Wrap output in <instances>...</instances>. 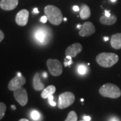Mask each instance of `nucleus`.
Listing matches in <instances>:
<instances>
[{
	"instance_id": "nucleus-1",
	"label": "nucleus",
	"mask_w": 121,
	"mask_h": 121,
	"mask_svg": "<svg viewBox=\"0 0 121 121\" xmlns=\"http://www.w3.org/2000/svg\"><path fill=\"white\" fill-rule=\"evenodd\" d=\"M44 13L50 23L53 25L59 26L63 20V14L60 9L52 5H48L44 8Z\"/></svg>"
},
{
	"instance_id": "nucleus-2",
	"label": "nucleus",
	"mask_w": 121,
	"mask_h": 121,
	"mask_svg": "<svg viewBox=\"0 0 121 121\" xmlns=\"http://www.w3.org/2000/svg\"><path fill=\"white\" fill-rule=\"evenodd\" d=\"M118 56L115 53L112 52H102L98 54L95 60L98 64L104 68L111 67L118 61Z\"/></svg>"
},
{
	"instance_id": "nucleus-3",
	"label": "nucleus",
	"mask_w": 121,
	"mask_h": 121,
	"mask_svg": "<svg viewBox=\"0 0 121 121\" xmlns=\"http://www.w3.org/2000/svg\"><path fill=\"white\" fill-rule=\"evenodd\" d=\"M100 95L105 98L116 99L121 97V90L118 87L113 83H106L99 89Z\"/></svg>"
},
{
	"instance_id": "nucleus-4",
	"label": "nucleus",
	"mask_w": 121,
	"mask_h": 121,
	"mask_svg": "<svg viewBox=\"0 0 121 121\" xmlns=\"http://www.w3.org/2000/svg\"><path fill=\"white\" fill-rule=\"evenodd\" d=\"M75 95L70 91L63 92L59 96L58 107L60 109H64L73 104L75 101Z\"/></svg>"
},
{
	"instance_id": "nucleus-5",
	"label": "nucleus",
	"mask_w": 121,
	"mask_h": 121,
	"mask_svg": "<svg viewBox=\"0 0 121 121\" xmlns=\"http://www.w3.org/2000/svg\"><path fill=\"white\" fill-rule=\"evenodd\" d=\"M47 65L50 73L55 77H58L63 73L62 64L57 59H48L47 61Z\"/></svg>"
},
{
	"instance_id": "nucleus-6",
	"label": "nucleus",
	"mask_w": 121,
	"mask_h": 121,
	"mask_svg": "<svg viewBox=\"0 0 121 121\" xmlns=\"http://www.w3.org/2000/svg\"><path fill=\"white\" fill-rule=\"evenodd\" d=\"M26 78L22 75L21 73L17 72V75L11 79L9 82L8 89L10 91H14L22 87L26 83Z\"/></svg>"
},
{
	"instance_id": "nucleus-7",
	"label": "nucleus",
	"mask_w": 121,
	"mask_h": 121,
	"mask_svg": "<svg viewBox=\"0 0 121 121\" xmlns=\"http://www.w3.org/2000/svg\"><path fill=\"white\" fill-rule=\"evenodd\" d=\"M13 95H14L16 100L22 106H26L28 103V93H27L25 88L21 87L17 90H14L13 91Z\"/></svg>"
},
{
	"instance_id": "nucleus-8",
	"label": "nucleus",
	"mask_w": 121,
	"mask_h": 121,
	"mask_svg": "<svg viewBox=\"0 0 121 121\" xmlns=\"http://www.w3.org/2000/svg\"><path fill=\"white\" fill-rule=\"evenodd\" d=\"M95 32V28L94 25L90 22H86L82 24V28L79 32V35L82 37L90 36Z\"/></svg>"
},
{
	"instance_id": "nucleus-9",
	"label": "nucleus",
	"mask_w": 121,
	"mask_h": 121,
	"mask_svg": "<svg viewBox=\"0 0 121 121\" xmlns=\"http://www.w3.org/2000/svg\"><path fill=\"white\" fill-rule=\"evenodd\" d=\"M29 12L27 9H22L16 14V22L17 25L20 26H24L28 22Z\"/></svg>"
},
{
	"instance_id": "nucleus-10",
	"label": "nucleus",
	"mask_w": 121,
	"mask_h": 121,
	"mask_svg": "<svg viewBox=\"0 0 121 121\" xmlns=\"http://www.w3.org/2000/svg\"><path fill=\"white\" fill-rule=\"evenodd\" d=\"M82 51V46L79 43H75L69 46L65 51V55H69L72 58L75 57Z\"/></svg>"
},
{
	"instance_id": "nucleus-11",
	"label": "nucleus",
	"mask_w": 121,
	"mask_h": 121,
	"mask_svg": "<svg viewBox=\"0 0 121 121\" xmlns=\"http://www.w3.org/2000/svg\"><path fill=\"white\" fill-rule=\"evenodd\" d=\"M18 0H1L0 8L5 11L13 10L17 7Z\"/></svg>"
},
{
	"instance_id": "nucleus-12",
	"label": "nucleus",
	"mask_w": 121,
	"mask_h": 121,
	"mask_svg": "<svg viewBox=\"0 0 121 121\" xmlns=\"http://www.w3.org/2000/svg\"><path fill=\"white\" fill-rule=\"evenodd\" d=\"M111 47L114 49H121V33H117L112 36L110 39Z\"/></svg>"
},
{
	"instance_id": "nucleus-13",
	"label": "nucleus",
	"mask_w": 121,
	"mask_h": 121,
	"mask_svg": "<svg viewBox=\"0 0 121 121\" xmlns=\"http://www.w3.org/2000/svg\"><path fill=\"white\" fill-rule=\"evenodd\" d=\"M33 87L36 91L43 90L44 89V84L41 82L39 73L35 74L33 78Z\"/></svg>"
},
{
	"instance_id": "nucleus-14",
	"label": "nucleus",
	"mask_w": 121,
	"mask_h": 121,
	"mask_svg": "<svg viewBox=\"0 0 121 121\" xmlns=\"http://www.w3.org/2000/svg\"><path fill=\"white\" fill-rule=\"evenodd\" d=\"M117 20V16L114 14H111V16L109 17H107L105 15H104L99 18V22H101L102 24L107 25V26L112 25L114 24H115Z\"/></svg>"
},
{
	"instance_id": "nucleus-15",
	"label": "nucleus",
	"mask_w": 121,
	"mask_h": 121,
	"mask_svg": "<svg viewBox=\"0 0 121 121\" xmlns=\"http://www.w3.org/2000/svg\"><path fill=\"white\" fill-rule=\"evenodd\" d=\"M56 91V87L55 86H48L44 89L41 93V97L43 99H47L51 95H53Z\"/></svg>"
},
{
	"instance_id": "nucleus-16",
	"label": "nucleus",
	"mask_w": 121,
	"mask_h": 121,
	"mask_svg": "<svg viewBox=\"0 0 121 121\" xmlns=\"http://www.w3.org/2000/svg\"><path fill=\"white\" fill-rule=\"evenodd\" d=\"M80 13V17L82 20H86L90 17L91 11L90 8L86 4H82L79 10Z\"/></svg>"
},
{
	"instance_id": "nucleus-17",
	"label": "nucleus",
	"mask_w": 121,
	"mask_h": 121,
	"mask_svg": "<svg viewBox=\"0 0 121 121\" xmlns=\"http://www.w3.org/2000/svg\"><path fill=\"white\" fill-rule=\"evenodd\" d=\"M47 32L45 31V30H44L43 28H40L36 30L35 33V37L40 43H44L47 40Z\"/></svg>"
},
{
	"instance_id": "nucleus-18",
	"label": "nucleus",
	"mask_w": 121,
	"mask_h": 121,
	"mask_svg": "<svg viewBox=\"0 0 121 121\" xmlns=\"http://www.w3.org/2000/svg\"><path fill=\"white\" fill-rule=\"evenodd\" d=\"M65 121H78V116L75 111H70Z\"/></svg>"
},
{
	"instance_id": "nucleus-19",
	"label": "nucleus",
	"mask_w": 121,
	"mask_h": 121,
	"mask_svg": "<svg viewBox=\"0 0 121 121\" xmlns=\"http://www.w3.org/2000/svg\"><path fill=\"white\" fill-rule=\"evenodd\" d=\"M6 111V106L4 103L0 102V120H1L4 117Z\"/></svg>"
},
{
	"instance_id": "nucleus-20",
	"label": "nucleus",
	"mask_w": 121,
	"mask_h": 121,
	"mask_svg": "<svg viewBox=\"0 0 121 121\" xmlns=\"http://www.w3.org/2000/svg\"><path fill=\"white\" fill-rule=\"evenodd\" d=\"M78 71L80 75H86L87 71V68L86 65H80L78 67Z\"/></svg>"
},
{
	"instance_id": "nucleus-21",
	"label": "nucleus",
	"mask_w": 121,
	"mask_h": 121,
	"mask_svg": "<svg viewBox=\"0 0 121 121\" xmlns=\"http://www.w3.org/2000/svg\"><path fill=\"white\" fill-rule=\"evenodd\" d=\"M40 117V113L37 110H33L31 112V118L34 120V121H38Z\"/></svg>"
},
{
	"instance_id": "nucleus-22",
	"label": "nucleus",
	"mask_w": 121,
	"mask_h": 121,
	"mask_svg": "<svg viewBox=\"0 0 121 121\" xmlns=\"http://www.w3.org/2000/svg\"><path fill=\"white\" fill-rule=\"evenodd\" d=\"M71 64H73V60H72V59H67L65 58V62H64V65L65 67H67V66H69Z\"/></svg>"
},
{
	"instance_id": "nucleus-23",
	"label": "nucleus",
	"mask_w": 121,
	"mask_h": 121,
	"mask_svg": "<svg viewBox=\"0 0 121 121\" xmlns=\"http://www.w3.org/2000/svg\"><path fill=\"white\" fill-rule=\"evenodd\" d=\"M48 20V18L46 16H42L41 17V18H40V22H43V23H46L47 22V21Z\"/></svg>"
},
{
	"instance_id": "nucleus-24",
	"label": "nucleus",
	"mask_w": 121,
	"mask_h": 121,
	"mask_svg": "<svg viewBox=\"0 0 121 121\" xmlns=\"http://www.w3.org/2000/svg\"><path fill=\"white\" fill-rule=\"evenodd\" d=\"M4 33L3 32V31L2 30H0V43L4 39Z\"/></svg>"
},
{
	"instance_id": "nucleus-25",
	"label": "nucleus",
	"mask_w": 121,
	"mask_h": 121,
	"mask_svg": "<svg viewBox=\"0 0 121 121\" xmlns=\"http://www.w3.org/2000/svg\"><path fill=\"white\" fill-rule=\"evenodd\" d=\"M83 119L84 121H91V117H89V116H83Z\"/></svg>"
},
{
	"instance_id": "nucleus-26",
	"label": "nucleus",
	"mask_w": 121,
	"mask_h": 121,
	"mask_svg": "<svg viewBox=\"0 0 121 121\" xmlns=\"http://www.w3.org/2000/svg\"><path fill=\"white\" fill-rule=\"evenodd\" d=\"M48 103L50 104V105H51L52 106H55L56 105V102L54 101V100H51V101H48Z\"/></svg>"
},
{
	"instance_id": "nucleus-27",
	"label": "nucleus",
	"mask_w": 121,
	"mask_h": 121,
	"mask_svg": "<svg viewBox=\"0 0 121 121\" xmlns=\"http://www.w3.org/2000/svg\"><path fill=\"white\" fill-rule=\"evenodd\" d=\"M73 9L75 12H78V11L80 10V8L78 7V5H74L73 7Z\"/></svg>"
},
{
	"instance_id": "nucleus-28",
	"label": "nucleus",
	"mask_w": 121,
	"mask_h": 121,
	"mask_svg": "<svg viewBox=\"0 0 121 121\" xmlns=\"http://www.w3.org/2000/svg\"><path fill=\"white\" fill-rule=\"evenodd\" d=\"M104 15H105L106 16H107V17H109V16H111V13H110V12H109V11L105 10V12H104Z\"/></svg>"
},
{
	"instance_id": "nucleus-29",
	"label": "nucleus",
	"mask_w": 121,
	"mask_h": 121,
	"mask_svg": "<svg viewBox=\"0 0 121 121\" xmlns=\"http://www.w3.org/2000/svg\"><path fill=\"white\" fill-rule=\"evenodd\" d=\"M33 12H34V13H39V9H38V8H35L33 9Z\"/></svg>"
},
{
	"instance_id": "nucleus-30",
	"label": "nucleus",
	"mask_w": 121,
	"mask_h": 121,
	"mask_svg": "<svg viewBox=\"0 0 121 121\" xmlns=\"http://www.w3.org/2000/svg\"><path fill=\"white\" fill-rule=\"evenodd\" d=\"M43 75V78H46L47 77V73L46 72H44Z\"/></svg>"
},
{
	"instance_id": "nucleus-31",
	"label": "nucleus",
	"mask_w": 121,
	"mask_h": 121,
	"mask_svg": "<svg viewBox=\"0 0 121 121\" xmlns=\"http://www.w3.org/2000/svg\"><path fill=\"white\" fill-rule=\"evenodd\" d=\"M77 28H79V29H81V28H82V25H81V24H78V26H77Z\"/></svg>"
},
{
	"instance_id": "nucleus-32",
	"label": "nucleus",
	"mask_w": 121,
	"mask_h": 121,
	"mask_svg": "<svg viewBox=\"0 0 121 121\" xmlns=\"http://www.w3.org/2000/svg\"><path fill=\"white\" fill-rule=\"evenodd\" d=\"M11 108H12V109H13V110H15L16 109V106H15L14 105H12V106H11Z\"/></svg>"
},
{
	"instance_id": "nucleus-33",
	"label": "nucleus",
	"mask_w": 121,
	"mask_h": 121,
	"mask_svg": "<svg viewBox=\"0 0 121 121\" xmlns=\"http://www.w3.org/2000/svg\"><path fill=\"white\" fill-rule=\"evenodd\" d=\"M19 121H29L28 119H26V118H22V119H20Z\"/></svg>"
},
{
	"instance_id": "nucleus-34",
	"label": "nucleus",
	"mask_w": 121,
	"mask_h": 121,
	"mask_svg": "<svg viewBox=\"0 0 121 121\" xmlns=\"http://www.w3.org/2000/svg\"><path fill=\"white\" fill-rule=\"evenodd\" d=\"M104 39L105 41H107V40H109V38H108V37H107V36H106V37H104Z\"/></svg>"
},
{
	"instance_id": "nucleus-35",
	"label": "nucleus",
	"mask_w": 121,
	"mask_h": 121,
	"mask_svg": "<svg viewBox=\"0 0 121 121\" xmlns=\"http://www.w3.org/2000/svg\"><path fill=\"white\" fill-rule=\"evenodd\" d=\"M110 121H118L117 119H116V118H113L112 120H111Z\"/></svg>"
},
{
	"instance_id": "nucleus-36",
	"label": "nucleus",
	"mask_w": 121,
	"mask_h": 121,
	"mask_svg": "<svg viewBox=\"0 0 121 121\" xmlns=\"http://www.w3.org/2000/svg\"><path fill=\"white\" fill-rule=\"evenodd\" d=\"M63 20H64V21H67V18H66V17L63 18Z\"/></svg>"
},
{
	"instance_id": "nucleus-37",
	"label": "nucleus",
	"mask_w": 121,
	"mask_h": 121,
	"mask_svg": "<svg viewBox=\"0 0 121 121\" xmlns=\"http://www.w3.org/2000/svg\"><path fill=\"white\" fill-rule=\"evenodd\" d=\"M116 1H117V0H111V1H112V2H115Z\"/></svg>"
},
{
	"instance_id": "nucleus-38",
	"label": "nucleus",
	"mask_w": 121,
	"mask_h": 121,
	"mask_svg": "<svg viewBox=\"0 0 121 121\" xmlns=\"http://www.w3.org/2000/svg\"><path fill=\"white\" fill-rule=\"evenodd\" d=\"M81 101H82V102H83V101H84V99L82 98V99H81Z\"/></svg>"
},
{
	"instance_id": "nucleus-39",
	"label": "nucleus",
	"mask_w": 121,
	"mask_h": 121,
	"mask_svg": "<svg viewBox=\"0 0 121 121\" xmlns=\"http://www.w3.org/2000/svg\"><path fill=\"white\" fill-rule=\"evenodd\" d=\"M84 121V120H83V121Z\"/></svg>"
}]
</instances>
